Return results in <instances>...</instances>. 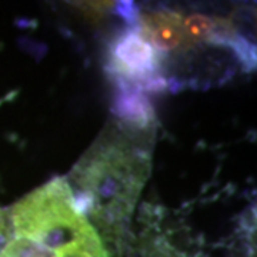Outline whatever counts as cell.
<instances>
[{
  "mask_svg": "<svg viewBox=\"0 0 257 257\" xmlns=\"http://www.w3.org/2000/svg\"><path fill=\"white\" fill-rule=\"evenodd\" d=\"M162 63L163 59L138 29H128L113 42L107 69L120 89L143 93L167 86Z\"/></svg>",
  "mask_w": 257,
  "mask_h": 257,
  "instance_id": "3957f363",
  "label": "cell"
},
{
  "mask_svg": "<svg viewBox=\"0 0 257 257\" xmlns=\"http://www.w3.org/2000/svg\"><path fill=\"white\" fill-rule=\"evenodd\" d=\"M9 209L19 237L50 257H107L97 231L63 179H53Z\"/></svg>",
  "mask_w": 257,
  "mask_h": 257,
  "instance_id": "6da1fadb",
  "label": "cell"
},
{
  "mask_svg": "<svg viewBox=\"0 0 257 257\" xmlns=\"http://www.w3.org/2000/svg\"><path fill=\"white\" fill-rule=\"evenodd\" d=\"M114 132L113 138L104 135L77 167L82 192L73 193L74 199L84 214L99 219L130 213L147 176L146 155Z\"/></svg>",
  "mask_w": 257,
  "mask_h": 257,
  "instance_id": "7a4b0ae2",
  "label": "cell"
},
{
  "mask_svg": "<svg viewBox=\"0 0 257 257\" xmlns=\"http://www.w3.org/2000/svg\"><path fill=\"white\" fill-rule=\"evenodd\" d=\"M0 257H50L29 240L16 236L9 207H0Z\"/></svg>",
  "mask_w": 257,
  "mask_h": 257,
  "instance_id": "277c9868",
  "label": "cell"
}]
</instances>
